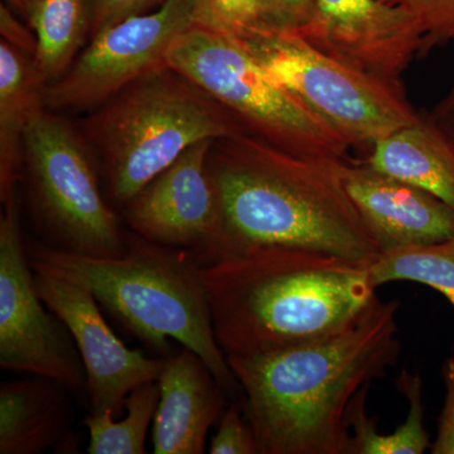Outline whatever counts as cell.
Masks as SVG:
<instances>
[{"instance_id":"6da1fadb","label":"cell","mask_w":454,"mask_h":454,"mask_svg":"<svg viewBox=\"0 0 454 454\" xmlns=\"http://www.w3.org/2000/svg\"><path fill=\"white\" fill-rule=\"evenodd\" d=\"M399 301L379 300L342 330L264 354L226 356L260 454H348L358 391L395 365Z\"/></svg>"},{"instance_id":"7a4b0ae2","label":"cell","mask_w":454,"mask_h":454,"mask_svg":"<svg viewBox=\"0 0 454 454\" xmlns=\"http://www.w3.org/2000/svg\"><path fill=\"white\" fill-rule=\"evenodd\" d=\"M339 160L288 153L247 133L215 140L207 168L223 223L220 259L269 245L372 262L380 249L340 182Z\"/></svg>"},{"instance_id":"3957f363","label":"cell","mask_w":454,"mask_h":454,"mask_svg":"<svg viewBox=\"0 0 454 454\" xmlns=\"http://www.w3.org/2000/svg\"><path fill=\"white\" fill-rule=\"evenodd\" d=\"M369 267L269 245L202 267L221 349L226 356H252L342 330L379 301Z\"/></svg>"},{"instance_id":"277c9868","label":"cell","mask_w":454,"mask_h":454,"mask_svg":"<svg viewBox=\"0 0 454 454\" xmlns=\"http://www.w3.org/2000/svg\"><path fill=\"white\" fill-rule=\"evenodd\" d=\"M31 258L62 269L92 292L98 303L134 336L160 352L169 340L192 349L229 394L239 389L215 336L202 267L192 253L127 232L118 258H90L33 245Z\"/></svg>"},{"instance_id":"5b68a950","label":"cell","mask_w":454,"mask_h":454,"mask_svg":"<svg viewBox=\"0 0 454 454\" xmlns=\"http://www.w3.org/2000/svg\"><path fill=\"white\" fill-rule=\"evenodd\" d=\"M82 130L97 152L106 200L119 208L191 145L245 133L219 101L168 66L98 106Z\"/></svg>"},{"instance_id":"8992f818","label":"cell","mask_w":454,"mask_h":454,"mask_svg":"<svg viewBox=\"0 0 454 454\" xmlns=\"http://www.w3.org/2000/svg\"><path fill=\"white\" fill-rule=\"evenodd\" d=\"M166 64L219 101L245 133L301 157L348 160V142L278 85L235 35L196 22L172 42Z\"/></svg>"},{"instance_id":"52a82bcc","label":"cell","mask_w":454,"mask_h":454,"mask_svg":"<svg viewBox=\"0 0 454 454\" xmlns=\"http://www.w3.org/2000/svg\"><path fill=\"white\" fill-rule=\"evenodd\" d=\"M85 143L46 107L33 114L23 136L33 212L51 249L118 258L127 249V232L106 200L100 170Z\"/></svg>"},{"instance_id":"ba28073f","label":"cell","mask_w":454,"mask_h":454,"mask_svg":"<svg viewBox=\"0 0 454 454\" xmlns=\"http://www.w3.org/2000/svg\"><path fill=\"white\" fill-rule=\"evenodd\" d=\"M236 38L278 85L351 148L370 149L422 116L406 98L403 83L364 73L317 50L295 33L268 29Z\"/></svg>"},{"instance_id":"9c48e42d","label":"cell","mask_w":454,"mask_h":454,"mask_svg":"<svg viewBox=\"0 0 454 454\" xmlns=\"http://www.w3.org/2000/svg\"><path fill=\"white\" fill-rule=\"evenodd\" d=\"M0 219V366L86 389V372L67 325L47 312L20 230L16 193Z\"/></svg>"},{"instance_id":"30bf717a","label":"cell","mask_w":454,"mask_h":454,"mask_svg":"<svg viewBox=\"0 0 454 454\" xmlns=\"http://www.w3.org/2000/svg\"><path fill=\"white\" fill-rule=\"evenodd\" d=\"M196 22V0H164L152 13L136 14L101 29L67 73L44 88V107L103 106L140 77L167 67L170 44Z\"/></svg>"},{"instance_id":"8fae6325","label":"cell","mask_w":454,"mask_h":454,"mask_svg":"<svg viewBox=\"0 0 454 454\" xmlns=\"http://www.w3.org/2000/svg\"><path fill=\"white\" fill-rule=\"evenodd\" d=\"M31 264L42 301L67 325L79 349L91 413L110 411L118 419L130 391L158 381L167 358H149L127 348L107 325L85 284L43 260L31 258Z\"/></svg>"},{"instance_id":"7c38bea8","label":"cell","mask_w":454,"mask_h":454,"mask_svg":"<svg viewBox=\"0 0 454 454\" xmlns=\"http://www.w3.org/2000/svg\"><path fill=\"white\" fill-rule=\"evenodd\" d=\"M214 142L191 145L121 208L130 231L187 250L201 267L214 264L223 253L219 202L207 168Z\"/></svg>"},{"instance_id":"4fadbf2b","label":"cell","mask_w":454,"mask_h":454,"mask_svg":"<svg viewBox=\"0 0 454 454\" xmlns=\"http://www.w3.org/2000/svg\"><path fill=\"white\" fill-rule=\"evenodd\" d=\"M298 35L317 50L393 83H403V74L422 47L413 17L381 0H317L315 16Z\"/></svg>"},{"instance_id":"5bb4252c","label":"cell","mask_w":454,"mask_h":454,"mask_svg":"<svg viewBox=\"0 0 454 454\" xmlns=\"http://www.w3.org/2000/svg\"><path fill=\"white\" fill-rule=\"evenodd\" d=\"M337 173L380 253L454 235V211L423 188L348 158Z\"/></svg>"},{"instance_id":"9a60e30c","label":"cell","mask_w":454,"mask_h":454,"mask_svg":"<svg viewBox=\"0 0 454 454\" xmlns=\"http://www.w3.org/2000/svg\"><path fill=\"white\" fill-rule=\"evenodd\" d=\"M158 385L153 452L205 453L208 432L225 411L227 391L207 364L186 348L167 358Z\"/></svg>"},{"instance_id":"2e32d148","label":"cell","mask_w":454,"mask_h":454,"mask_svg":"<svg viewBox=\"0 0 454 454\" xmlns=\"http://www.w3.org/2000/svg\"><path fill=\"white\" fill-rule=\"evenodd\" d=\"M68 389L35 375L0 385V453L40 454L56 446L77 452L71 439Z\"/></svg>"},{"instance_id":"e0dca14e","label":"cell","mask_w":454,"mask_h":454,"mask_svg":"<svg viewBox=\"0 0 454 454\" xmlns=\"http://www.w3.org/2000/svg\"><path fill=\"white\" fill-rule=\"evenodd\" d=\"M363 162L423 188L454 211V148L426 115L376 142Z\"/></svg>"},{"instance_id":"ac0fdd59","label":"cell","mask_w":454,"mask_h":454,"mask_svg":"<svg viewBox=\"0 0 454 454\" xmlns=\"http://www.w3.org/2000/svg\"><path fill=\"white\" fill-rule=\"evenodd\" d=\"M46 85L35 59L8 42L0 43V197L16 193L23 167V136L33 114L43 107Z\"/></svg>"},{"instance_id":"d6986e66","label":"cell","mask_w":454,"mask_h":454,"mask_svg":"<svg viewBox=\"0 0 454 454\" xmlns=\"http://www.w3.org/2000/svg\"><path fill=\"white\" fill-rule=\"evenodd\" d=\"M396 387L408 400L405 422L390 434L378 432V419L366 411L370 385L363 387L348 408V454H423L432 442L424 426L423 380L419 373L403 370Z\"/></svg>"},{"instance_id":"ffe728a7","label":"cell","mask_w":454,"mask_h":454,"mask_svg":"<svg viewBox=\"0 0 454 454\" xmlns=\"http://www.w3.org/2000/svg\"><path fill=\"white\" fill-rule=\"evenodd\" d=\"M37 40L35 64L44 85L70 67L90 27L86 0H38L28 13Z\"/></svg>"},{"instance_id":"44dd1931","label":"cell","mask_w":454,"mask_h":454,"mask_svg":"<svg viewBox=\"0 0 454 454\" xmlns=\"http://www.w3.org/2000/svg\"><path fill=\"white\" fill-rule=\"evenodd\" d=\"M369 270L376 288L390 282L423 284L441 293L454 309V235L438 243L380 253Z\"/></svg>"},{"instance_id":"7402d4cb","label":"cell","mask_w":454,"mask_h":454,"mask_svg":"<svg viewBox=\"0 0 454 454\" xmlns=\"http://www.w3.org/2000/svg\"><path fill=\"white\" fill-rule=\"evenodd\" d=\"M158 381H148L131 390L125 399L127 415L121 422H114L110 411L91 413L85 419L89 430L90 454L145 453L146 434L160 404Z\"/></svg>"},{"instance_id":"603a6c76","label":"cell","mask_w":454,"mask_h":454,"mask_svg":"<svg viewBox=\"0 0 454 454\" xmlns=\"http://www.w3.org/2000/svg\"><path fill=\"white\" fill-rule=\"evenodd\" d=\"M197 23L243 38L268 31L262 0H196Z\"/></svg>"},{"instance_id":"cb8c5ba5","label":"cell","mask_w":454,"mask_h":454,"mask_svg":"<svg viewBox=\"0 0 454 454\" xmlns=\"http://www.w3.org/2000/svg\"><path fill=\"white\" fill-rule=\"evenodd\" d=\"M413 17L422 37L420 56L454 41V0H381Z\"/></svg>"},{"instance_id":"d4e9b609","label":"cell","mask_w":454,"mask_h":454,"mask_svg":"<svg viewBox=\"0 0 454 454\" xmlns=\"http://www.w3.org/2000/svg\"><path fill=\"white\" fill-rule=\"evenodd\" d=\"M243 409L231 405L219 420L216 434L211 439V454H260L258 439L247 422Z\"/></svg>"},{"instance_id":"484cf974","label":"cell","mask_w":454,"mask_h":454,"mask_svg":"<svg viewBox=\"0 0 454 454\" xmlns=\"http://www.w3.org/2000/svg\"><path fill=\"white\" fill-rule=\"evenodd\" d=\"M317 0H262V20L269 31L300 35L315 16Z\"/></svg>"},{"instance_id":"4316f807","label":"cell","mask_w":454,"mask_h":454,"mask_svg":"<svg viewBox=\"0 0 454 454\" xmlns=\"http://www.w3.org/2000/svg\"><path fill=\"white\" fill-rule=\"evenodd\" d=\"M160 2L164 0H89L90 32L97 35L125 18L145 13V9Z\"/></svg>"},{"instance_id":"83f0119b","label":"cell","mask_w":454,"mask_h":454,"mask_svg":"<svg viewBox=\"0 0 454 454\" xmlns=\"http://www.w3.org/2000/svg\"><path fill=\"white\" fill-rule=\"evenodd\" d=\"M446 395L438 417L437 435L430 446L433 454H454V356L447 357L442 365Z\"/></svg>"},{"instance_id":"f1b7e54d","label":"cell","mask_w":454,"mask_h":454,"mask_svg":"<svg viewBox=\"0 0 454 454\" xmlns=\"http://www.w3.org/2000/svg\"><path fill=\"white\" fill-rule=\"evenodd\" d=\"M0 32L3 40L35 59L37 40L20 25L4 4L0 5Z\"/></svg>"},{"instance_id":"f546056e","label":"cell","mask_w":454,"mask_h":454,"mask_svg":"<svg viewBox=\"0 0 454 454\" xmlns=\"http://www.w3.org/2000/svg\"><path fill=\"white\" fill-rule=\"evenodd\" d=\"M426 118L441 131L442 136L454 148V85L446 97L426 114Z\"/></svg>"},{"instance_id":"4dcf8cb0","label":"cell","mask_w":454,"mask_h":454,"mask_svg":"<svg viewBox=\"0 0 454 454\" xmlns=\"http://www.w3.org/2000/svg\"><path fill=\"white\" fill-rule=\"evenodd\" d=\"M7 2L12 5V7L17 9L18 12H20V13L27 16L29 9H31L38 0H7Z\"/></svg>"}]
</instances>
